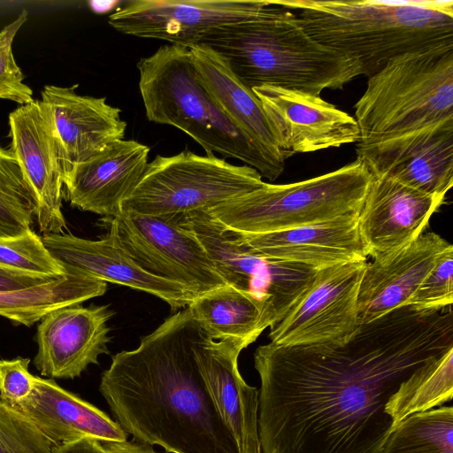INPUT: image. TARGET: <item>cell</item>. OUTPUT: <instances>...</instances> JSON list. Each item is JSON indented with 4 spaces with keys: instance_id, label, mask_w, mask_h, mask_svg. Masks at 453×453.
<instances>
[{
    "instance_id": "1",
    "label": "cell",
    "mask_w": 453,
    "mask_h": 453,
    "mask_svg": "<svg viewBox=\"0 0 453 453\" xmlns=\"http://www.w3.org/2000/svg\"><path fill=\"white\" fill-rule=\"evenodd\" d=\"M452 349V306L411 305L359 324L343 342L259 346L262 453H381L390 398Z\"/></svg>"
},
{
    "instance_id": "2",
    "label": "cell",
    "mask_w": 453,
    "mask_h": 453,
    "mask_svg": "<svg viewBox=\"0 0 453 453\" xmlns=\"http://www.w3.org/2000/svg\"><path fill=\"white\" fill-rule=\"evenodd\" d=\"M203 336L185 308L143 336L136 349L112 356L99 390L134 440L168 453H239L196 360Z\"/></svg>"
},
{
    "instance_id": "3",
    "label": "cell",
    "mask_w": 453,
    "mask_h": 453,
    "mask_svg": "<svg viewBox=\"0 0 453 453\" xmlns=\"http://www.w3.org/2000/svg\"><path fill=\"white\" fill-rule=\"evenodd\" d=\"M198 45L224 58L250 89L271 86L320 96L362 75L357 60L313 40L276 0H263L245 20L212 29Z\"/></svg>"
},
{
    "instance_id": "4",
    "label": "cell",
    "mask_w": 453,
    "mask_h": 453,
    "mask_svg": "<svg viewBox=\"0 0 453 453\" xmlns=\"http://www.w3.org/2000/svg\"><path fill=\"white\" fill-rule=\"evenodd\" d=\"M319 43L369 78L402 54L453 43L452 0H276Z\"/></svg>"
},
{
    "instance_id": "5",
    "label": "cell",
    "mask_w": 453,
    "mask_h": 453,
    "mask_svg": "<svg viewBox=\"0 0 453 453\" xmlns=\"http://www.w3.org/2000/svg\"><path fill=\"white\" fill-rule=\"evenodd\" d=\"M146 118L173 126L206 152L238 159L271 181L281 173L226 116L199 79L190 49L163 45L137 63Z\"/></svg>"
},
{
    "instance_id": "6",
    "label": "cell",
    "mask_w": 453,
    "mask_h": 453,
    "mask_svg": "<svg viewBox=\"0 0 453 453\" xmlns=\"http://www.w3.org/2000/svg\"><path fill=\"white\" fill-rule=\"evenodd\" d=\"M357 145L453 121V43L402 54L368 78L355 104Z\"/></svg>"
},
{
    "instance_id": "7",
    "label": "cell",
    "mask_w": 453,
    "mask_h": 453,
    "mask_svg": "<svg viewBox=\"0 0 453 453\" xmlns=\"http://www.w3.org/2000/svg\"><path fill=\"white\" fill-rule=\"evenodd\" d=\"M372 175L357 157L334 171L288 184H264L207 211L225 227L264 234L358 212Z\"/></svg>"
},
{
    "instance_id": "8",
    "label": "cell",
    "mask_w": 453,
    "mask_h": 453,
    "mask_svg": "<svg viewBox=\"0 0 453 453\" xmlns=\"http://www.w3.org/2000/svg\"><path fill=\"white\" fill-rule=\"evenodd\" d=\"M263 184L256 169L213 154L202 156L184 150L173 156L157 155L123 203L122 212L178 216L208 211Z\"/></svg>"
},
{
    "instance_id": "9",
    "label": "cell",
    "mask_w": 453,
    "mask_h": 453,
    "mask_svg": "<svg viewBox=\"0 0 453 453\" xmlns=\"http://www.w3.org/2000/svg\"><path fill=\"white\" fill-rule=\"evenodd\" d=\"M179 216L204 247L226 284L260 303L264 329H271L288 313L319 273L315 267L258 254L207 211Z\"/></svg>"
},
{
    "instance_id": "10",
    "label": "cell",
    "mask_w": 453,
    "mask_h": 453,
    "mask_svg": "<svg viewBox=\"0 0 453 453\" xmlns=\"http://www.w3.org/2000/svg\"><path fill=\"white\" fill-rule=\"evenodd\" d=\"M103 221L142 269L180 285L193 298L226 285L204 247L177 216L121 212Z\"/></svg>"
},
{
    "instance_id": "11",
    "label": "cell",
    "mask_w": 453,
    "mask_h": 453,
    "mask_svg": "<svg viewBox=\"0 0 453 453\" xmlns=\"http://www.w3.org/2000/svg\"><path fill=\"white\" fill-rule=\"evenodd\" d=\"M366 262L319 269L302 298L271 328L270 342L298 346L349 339L359 325L357 299Z\"/></svg>"
},
{
    "instance_id": "12",
    "label": "cell",
    "mask_w": 453,
    "mask_h": 453,
    "mask_svg": "<svg viewBox=\"0 0 453 453\" xmlns=\"http://www.w3.org/2000/svg\"><path fill=\"white\" fill-rule=\"evenodd\" d=\"M9 126L11 150L31 191L40 231L64 233V161L47 107L41 100L23 104L10 113Z\"/></svg>"
},
{
    "instance_id": "13",
    "label": "cell",
    "mask_w": 453,
    "mask_h": 453,
    "mask_svg": "<svg viewBox=\"0 0 453 453\" xmlns=\"http://www.w3.org/2000/svg\"><path fill=\"white\" fill-rule=\"evenodd\" d=\"M263 0H133L109 16L117 31L164 40L185 48L197 46L205 34L245 20Z\"/></svg>"
},
{
    "instance_id": "14",
    "label": "cell",
    "mask_w": 453,
    "mask_h": 453,
    "mask_svg": "<svg viewBox=\"0 0 453 453\" xmlns=\"http://www.w3.org/2000/svg\"><path fill=\"white\" fill-rule=\"evenodd\" d=\"M252 91L285 160L295 154L338 148L359 140L354 117L320 96L271 86Z\"/></svg>"
},
{
    "instance_id": "15",
    "label": "cell",
    "mask_w": 453,
    "mask_h": 453,
    "mask_svg": "<svg viewBox=\"0 0 453 453\" xmlns=\"http://www.w3.org/2000/svg\"><path fill=\"white\" fill-rule=\"evenodd\" d=\"M357 157L375 177L395 180L427 195L446 196L453 185V121L369 145H357Z\"/></svg>"
},
{
    "instance_id": "16",
    "label": "cell",
    "mask_w": 453,
    "mask_h": 453,
    "mask_svg": "<svg viewBox=\"0 0 453 453\" xmlns=\"http://www.w3.org/2000/svg\"><path fill=\"white\" fill-rule=\"evenodd\" d=\"M114 314L108 305L81 304L47 313L37 326V353L34 365L50 379H74L102 354H109L108 320Z\"/></svg>"
},
{
    "instance_id": "17",
    "label": "cell",
    "mask_w": 453,
    "mask_h": 453,
    "mask_svg": "<svg viewBox=\"0 0 453 453\" xmlns=\"http://www.w3.org/2000/svg\"><path fill=\"white\" fill-rule=\"evenodd\" d=\"M451 246L441 235L427 232L366 262L357 299L358 323L409 305L424 278Z\"/></svg>"
},
{
    "instance_id": "18",
    "label": "cell",
    "mask_w": 453,
    "mask_h": 453,
    "mask_svg": "<svg viewBox=\"0 0 453 453\" xmlns=\"http://www.w3.org/2000/svg\"><path fill=\"white\" fill-rule=\"evenodd\" d=\"M150 148L134 140H119L65 175V199L71 206L104 218L121 214L148 165Z\"/></svg>"
},
{
    "instance_id": "19",
    "label": "cell",
    "mask_w": 453,
    "mask_h": 453,
    "mask_svg": "<svg viewBox=\"0 0 453 453\" xmlns=\"http://www.w3.org/2000/svg\"><path fill=\"white\" fill-rule=\"evenodd\" d=\"M444 199L372 175L358 213V231L367 258L400 248L421 235Z\"/></svg>"
},
{
    "instance_id": "20",
    "label": "cell",
    "mask_w": 453,
    "mask_h": 453,
    "mask_svg": "<svg viewBox=\"0 0 453 453\" xmlns=\"http://www.w3.org/2000/svg\"><path fill=\"white\" fill-rule=\"evenodd\" d=\"M241 342L204 336L195 348L196 360L213 403L233 434L239 453H262L258 434V390L242 379Z\"/></svg>"
},
{
    "instance_id": "21",
    "label": "cell",
    "mask_w": 453,
    "mask_h": 453,
    "mask_svg": "<svg viewBox=\"0 0 453 453\" xmlns=\"http://www.w3.org/2000/svg\"><path fill=\"white\" fill-rule=\"evenodd\" d=\"M42 240L65 269L153 295L172 310L187 308L194 299L180 285L142 269L109 234L96 241L70 233L47 234Z\"/></svg>"
},
{
    "instance_id": "22",
    "label": "cell",
    "mask_w": 453,
    "mask_h": 453,
    "mask_svg": "<svg viewBox=\"0 0 453 453\" xmlns=\"http://www.w3.org/2000/svg\"><path fill=\"white\" fill-rule=\"evenodd\" d=\"M78 85H47L42 102L47 107L63 156L65 175L71 168L96 156L125 137L127 123L121 110L105 97L81 96Z\"/></svg>"
},
{
    "instance_id": "23",
    "label": "cell",
    "mask_w": 453,
    "mask_h": 453,
    "mask_svg": "<svg viewBox=\"0 0 453 453\" xmlns=\"http://www.w3.org/2000/svg\"><path fill=\"white\" fill-rule=\"evenodd\" d=\"M358 213L270 233H235L264 257L321 269L367 260L358 231Z\"/></svg>"
},
{
    "instance_id": "24",
    "label": "cell",
    "mask_w": 453,
    "mask_h": 453,
    "mask_svg": "<svg viewBox=\"0 0 453 453\" xmlns=\"http://www.w3.org/2000/svg\"><path fill=\"white\" fill-rule=\"evenodd\" d=\"M57 446L82 438L123 442L127 434L105 412L52 379L35 376L31 393L13 405Z\"/></svg>"
},
{
    "instance_id": "25",
    "label": "cell",
    "mask_w": 453,
    "mask_h": 453,
    "mask_svg": "<svg viewBox=\"0 0 453 453\" xmlns=\"http://www.w3.org/2000/svg\"><path fill=\"white\" fill-rule=\"evenodd\" d=\"M199 79L226 116L246 139L282 173L280 153L262 105L252 89L243 85L226 62L210 48H190Z\"/></svg>"
},
{
    "instance_id": "26",
    "label": "cell",
    "mask_w": 453,
    "mask_h": 453,
    "mask_svg": "<svg viewBox=\"0 0 453 453\" xmlns=\"http://www.w3.org/2000/svg\"><path fill=\"white\" fill-rule=\"evenodd\" d=\"M187 308L213 341H237L248 347L265 330L260 303L227 284L194 298Z\"/></svg>"
},
{
    "instance_id": "27",
    "label": "cell",
    "mask_w": 453,
    "mask_h": 453,
    "mask_svg": "<svg viewBox=\"0 0 453 453\" xmlns=\"http://www.w3.org/2000/svg\"><path fill=\"white\" fill-rule=\"evenodd\" d=\"M453 396V349L417 370L390 398L386 412L394 426L411 414L428 411ZM394 427V426H393Z\"/></svg>"
},
{
    "instance_id": "28",
    "label": "cell",
    "mask_w": 453,
    "mask_h": 453,
    "mask_svg": "<svg viewBox=\"0 0 453 453\" xmlns=\"http://www.w3.org/2000/svg\"><path fill=\"white\" fill-rule=\"evenodd\" d=\"M381 453H453V408L441 406L403 418Z\"/></svg>"
},
{
    "instance_id": "29",
    "label": "cell",
    "mask_w": 453,
    "mask_h": 453,
    "mask_svg": "<svg viewBox=\"0 0 453 453\" xmlns=\"http://www.w3.org/2000/svg\"><path fill=\"white\" fill-rule=\"evenodd\" d=\"M35 202L11 149L0 147V239L31 230Z\"/></svg>"
},
{
    "instance_id": "30",
    "label": "cell",
    "mask_w": 453,
    "mask_h": 453,
    "mask_svg": "<svg viewBox=\"0 0 453 453\" xmlns=\"http://www.w3.org/2000/svg\"><path fill=\"white\" fill-rule=\"evenodd\" d=\"M0 267L40 277H61L65 270L50 253L32 229L11 238L0 239Z\"/></svg>"
},
{
    "instance_id": "31",
    "label": "cell",
    "mask_w": 453,
    "mask_h": 453,
    "mask_svg": "<svg viewBox=\"0 0 453 453\" xmlns=\"http://www.w3.org/2000/svg\"><path fill=\"white\" fill-rule=\"evenodd\" d=\"M58 446L0 398V453H56Z\"/></svg>"
},
{
    "instance_id": "32",
    "label": "cell",
    "mask_w": 453,
    "mask_h": 453,
    "mask_svg": "<svg viewBox=\"0 0 453 453\" xmlns=\"http://www.w3.org/2000/svg\"><path fill=\"white\" fill-rule=\"evenodd\" d=\"M27 19L22 12L0 31V99L11 100L21 105L31 103L33 90L24 82V74L12 52L14 38Z\"/></svg>"
},
{
    "instance_id": "33",
    "label": "cell",
    "mask_w": 453,
    "mask_h": 453,
    "mask_svg": "<svg viewBox=\"0 0 453 453\" xmlns=\"http://www.w3.org/2000/svg\"><path fill=\"white\" fill-rule=\"evenodd\" d=\"M453 246L446 250L424 278L409 305L419 310L438 311L452 306Z\"/></svg>"
},
{
    "instance_id": "34",
    "label": "cell",
    "mask_w": 453,
    "mask_h": 453,
    "mask_svg": "<svg viewBox=\"0 0 453 453\" xmlns=\"http://www.w3.org/2000/svg\"><path fill=\"white\" fill-rule=\"evenodd\" d=\"M30 359L18 357L0 359V398L9 405L24 400L34 388L35 375L28 369Z\"/></svg>"
},
{
    "instance_id": "35",
    "label": "cell",
    "mask_w": 453,
    "mask_h": 453,
    "mask_svg": "<svg viewBox=\"0 0 453 453\" xmlns=\"http://www.w3.org/2000/svg\"><path fill=\"white\" fill-rule=\"evenodd\" d=\"M61 277H40L0 267V291L25 289L53 281Z\"/></svg>"
},
{
    "instance_id": "36",
    "label": "cell",
    "mask_w": 453,
    "mask_h": 453,
    "mask_svg": "<svg viewBox=\"0 0 453 453\" xmlns=\"http://www.w3.org/2000/svg\"><path fill=\"white\" fill-rule=\"evenodd\" d=\"M56 453H106L101 441L82 438L58 447Z\"/></svg>"
},
{
    "instance_id": "37",
    "label": "cell",
    "mask_w": 453,
    "mask_h": 453,
    "mask_svg": "<svg viewBox=\"0 0 453 453\" xmlns=\"http://www.w3.org/2000/svg\"><path fill=\"white\" fill-rule=\"evenodd\" d=\"M106 453H159L152 446L133 440L131 441H103Z\"/></svg>"
}]
</instances>
